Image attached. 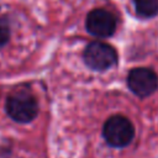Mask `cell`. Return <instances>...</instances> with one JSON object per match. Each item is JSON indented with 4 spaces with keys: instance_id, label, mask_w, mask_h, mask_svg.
<instances>
[{
    "instance_id": "obj_1",
    "label": "cell",
    "mask_w": 158,
    "mask_h": 158,
    "mask_svg": "<svg viewBox=\"0 0 158 158\" xmlns=\"http://www.w3.org/2000/svg\"><path fill=\"white\" fill-rule=\"evenodd\" d=\"M7 115L19 123H28L38 115V102L28 89H16L6 99Z\"/></svg>"
},
{
    "instance_id": "obj_5",
    "label": "cell",
    "mask_w": 158,
    "mask_h": 158,
    "mask_svg": "<svg viewBox=\"0 0 158 158\" xmlns=\"http://www.w3.org/2000/svg\"><path fill=\"white\" fill-rule=\"evenodd\" d=\"M116 17L105 9H94L85 19L86 31L98 38L111 37L116 31Z\"/></svg>"
},
{
    "instance_id": "obj_2",
    "label": "cell",
    "mask_w": 158,
    "mask_h": 158,
    "mask_svg": "<svg viewBox=\"0 0 158 158\" xmlns=\"http://www.w3.org/2000/svg\"><path fill=\"white\" fill-rule=\"evenodd\" d=\"M136 130L130 118L123 115L110 116L102 126V137L112 148H125L135 138Z\"/></svg>"
},
{
    "instance_id": "obj_6",
    "label": "cell",
    "mask_w": 158,
    "mask_h": 158,
    "mask_svg": "<svg viewBox=\"0 0 158 158\" xmlns=\"http://www.w3.org/2000/svg\"><path fill=\"white\" fill-rule=\"evenodd\" d=\"M133 4L139 17L149 19L158 14V0H133Z\"/></svg>"
},
{
    "instance_id": "obj_7",
    "label": "cell",
    "mask_w": 158,
    "mask_h": 158,
    "mask_svg": "<svg viewBox=\"0 0 158 158\" xmlns=\"http://www.w3.org/2000/svg\"><path fill=\"white\" fill-rule=\"evenodd\" d=\"M10 38V27L9 22L4 19L0 17V47L4 46Z\"/></svg>"
},
{
    "instance_id": "obj_3",
    "label": "cell",
    "mask_w": 158,
    "mask_h": 158,
    "mask_svg": "<svg viewBox=\"0 0 158 158\" xmlns=\"http://www.w3.org/2000/svg\"><path fill=\"white\" fill-rule=\"evenodd\" d=\"M83 60L90 70L102 73L117 64L118 56L111 44L101 41H93L85 47Z\"/></svg>"
},
{
    "instance_id": "obj_4",
    "label": "cell",
    "mask_w": 158,
    "mask_h": 158,
    "mask_svg": "<svg viewBox=\"0 0 158 158\" xmlns=\"http://www.w3.org/2000/svg\"><path fill=\"white\" fill-rule=\"evenodd\" d=\"M126 84L133 95L146 99L158 90V75L152 68H133L126 77Z\"/></svg>"
}]
</instances>
